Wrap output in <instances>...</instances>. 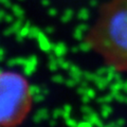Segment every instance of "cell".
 Masks as SVG:
<instances>
[{"mask_svg": "<svg viewBox=\"0 0 127 127\" xmlns=\"http://www.w3.org/2000/svg\"><path fill=\"white\" fill-rule=\"evenodd\" d=\"M86 41L106 65L127 72V0H109L101 6Z\"/></svg>", "mask_w": 127, "mask_h": 127, "instance_id": "6da1fadb", "label": "cell"}, {"mask_svg": "<svg viewBox=\"0 0 127 127\" xmlns=\"http://www.w3.org/2000/svg\"><path fill=\"white\" fill-rule=\"evenodd\" d=\"M32 107V93L27 78L13 71L0 72V126L23 122Z\"/></svg>", "mask_w": 127, "mask_h": 127, "instance_id": "7a4b0ae2", "label": "cell"}]
</instances>
